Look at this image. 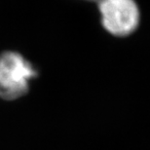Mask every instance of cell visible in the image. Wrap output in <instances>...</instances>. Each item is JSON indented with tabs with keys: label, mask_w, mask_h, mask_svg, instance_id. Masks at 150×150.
I'll list each match as a JSON object with an SVG mask.
<instances>
[{
	"label": "cell",
	"mask_w": 150,
	"mask_h": 150,
	"mask_svg": "<svg viewBox=\"0 0 150 150\" xmlns=\"http://www.w3.org/2000/svg\"><path fill=\"white\" fill-rule=\"evenodd\" d=\"M38 69L17 51L0 54V98L13 101L28 94L30 82L38 77Z\"/></svg>",
	"instance_id": "1"
},
{
	"label": "cell",
	"mask_w": 150,
	"mask_h": 150,
	"mask_svg": "<svg viewBox=\"0 0 150 150\" xmlns=\"http://www.w3.org/2000/svg\"><path fill=\"white\" fill-rule=\"evenodd\" d=\"M103 28L109 34L123 38L136 32L140 23V10L136 0H98Z\"/></svg>",
	"instance_id": "2"
},
{
	"label": "cell",
	"mask_w": 150,
	"mask_h": 150,
	"mask_svg": "<svg viewBox=\"0 0 150 150\" xmlns=\"http://www.w3.org/2000/svg\"><path fill=\"white\" fill-rule=\"evenodd\" d=\"M86 1H96V2H97L98 0H86Z\"/></svg>",
	"instance_id": "3"
}]
</instances>
